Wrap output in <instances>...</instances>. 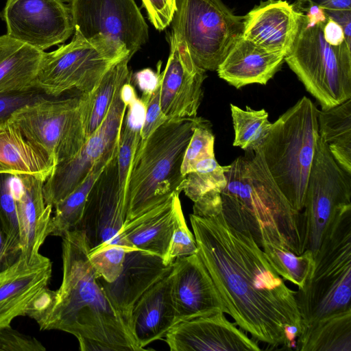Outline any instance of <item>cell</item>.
Listing matches in <instances>:
<instances>
[{
  "label": "cell",
  "mask_w": 351,
  "mask_h": 351,
  "mask_svg": "<svg viewBox=\"0 0 351 351\" xmlns=\"http://www.w3.org/2000/svg\"><path fill=\"white\" fill-rule=\"evenodd\" d=\"M197 254L234 323L269 349L286 350V333L302 330L296 291L271 266L248 232H240L222 210L212 217L190 215Z\"/></svg>",
  "instance_id": "cell-1"
},
{
  "label": "cell",
  "mask_w": 351,
  "mask_h": 351,
  "mask_svg": "<svg viewBox=\"0 0 351 351\" xmlns=\"http://www.w3.org/2000/svg\"><path fill=\"white\" fill-rule=\"evenodd\" d=\"M62 239V280L50 311L38 324L40 330H58L77 339L96 340L112 350H143L104 292L88 260L90 250L84 232L73 229Z\"/></svg>",
  "instance_id": "cell-2"
},
{
  "label": "cell",
  "mask_w": 351,
  "mask_h": 351,
  "mask_svg": "<svg viewBox=\"0 0 351 351\" xmlns=\"http://www.w3.org/2000/svg\"><path fill=\"white\" fill-rule=\"evenodd\" d=\"M221 196L226 221L248 232L263 250L274 247L298 255L306 250L302 214L294 209L271 175L258 149L228 165Z\"/></svg>",
  "instance_id": "cell-3"
},
{
  "label": "cell",
  "mask_w": 351,
  "mask_h": 351,
  "mask_svg": "<svg viewBox=\"0 0 351 351\" xmlns=\"http://www.w3.org/2000/svg\"><path fill=\"white\" fill-rule=\"evenodd\" d=\"M200 118L168 119L139 142L128 180L125 222L180 193L182 161Z\"/></svg>",
  "instance_id": "cell-4"
},
{
  "label": "cell",
  "mask_w": 351,
  "mask_h": 351,
  "mask_svg": "<svg viewBox=\"0 0 351 351\" xmlns=\"http://www.w3.org/2000/svg\"><path fill=\"white\" fill-rule=\"evenodd\" d=\"M299 12L297 35L285 61L322 106L327 109L351 98V46L332 45L324 36V10L309 5Z\"/></svg>",
  "instance_id": "cell-5"
},
{
  "label": "cell",
  "mask_w": 351,
  "mask_h": 351,
  "mask_svg": "<svg viewBox=\"0 0 351 351\" xmlns=\"http://www.w3.org/2000/svg\"><path fill=\"white\" fill-rule=\"evenodd\" d=\"M317 110L309 98L302 97L272 123L258 148L277 185L300 212L315 153Z\"/></svg>",
  "instance_id": "cell-6"
},
{
  "label": "cell",
  "mask_w": 351,
  "mask_h": 351,
  "mask_svg": "<svg viewBox=\"0 0 351 351\" xmlns=\"http://www.w3.org/2000/svg\"><path fill=\"white\" fill-rule=\"evenodd\" d=\"M295 298L301 332L321 319L351 310V208L327 229L312 272Z\"/></svg>",
  "instance_id": "cell-7"
},
{
  "label": "cell",
  "mask_w": 351,
  "mask_h": 351,
  "mask_svg": "<svg viewBox=\"0 0 351 351\" xmlns=\"http://www.w3.org/2000/svg\"><path fill=\"white\" fill-rule=\"evenodd\" d=\"M128 54L121 43L101 35L87 39L74 30L69 43L45 52L34 87L51 97L73 89L89 93L106 72Z\"/></svg>",
  "instance_id": "cell-8"
},
{
  "label": "cell",
  "mask_w": 351,
  "mask_h": 351,
  "mask_svg": "<svg viewBox=\"0 0 351 351\" xmlns=\"http://www.w3.org/2000/svg\"><path fill=\"white\" fill-rule=\"evenodd\" d=\"M243 20L221 0H177L172 31L198 67L213 71L242 36Z\"/></svg>",
  "instance_id": "cell-9"
},
{
  "label": "cell",
  "mask_w": 351,
  "mask_h": 351,
  "mask_svg": "<svg viewBox=\"0 0 351 351\" xmlns=\"http://www.w3.org/2000/svg\"><path fill=\"white\" fill-rule=\"evenodd\" d=\"M45 96L15 111L11 119L25 136L43 149L56 165L74 157L87 141V93L65 99Z\"/></svg>",
  "instance_id": "cell-10"
},
{
  "label": "cell",
  "mask_w": 351,
  "mask_h": 351,
  "mask_svg": "<svg viewBox=\"0 0 351 351\" xmlns=\"http://www.w3.org/2000/svg\"><path fill=\"white\" fill-rule=\"evenodd\" d=\"M349 208L351 175L337 164L318 134L302 213L306 229V250L311 251L313 256L331 223Z\"/></svg>",
  "instance_id": "cell-11"
},
{
  "label": "cell",
  "mask_w": 351,
  "mask_h": 351,
  "mask_svg": "<svg viewBox=\"0 0 351 351\" xmlns=\"http://www.w3.org/2000/svg\"><path fill=\"white\" fill-rule=\"evenodd\" d=\"M121 87L117 90L104 121L80 152L56 165L45 182L46 205L53 207L64 199L83 182L98 160L117 149L128 107L121 97Z\"/></svg>",
  "instance_id": "cell-12"
},
{
  "label": "cell",
  "mask_w": 351,
  "mask_h": 351,
  "mask_svg": "<svg viewBox=\"0 0 351 351\" xmlns=\"http://www.w3.org/2000/svg\"><path fill=\"white\" fill-rule=\"evenodd\" d=\"M74 30L90 39L103 36L124 44L132 58L149 38L134 0H66Z\"/></svg>",
  "instance_id": "cell-13"
},
{
  "label": "cell",
  "mask_w": 351,
  "mask_h": 351,
  "mask_svg": "<svg viewBox=\"0 0 351 351\" xmlns=\"http://www.w3.org/2000/svg\"><path fill=\"white\" fill-rule=\"evenodd\" d=\"M0 18L8 36L42 51L64 43L74 32L64 0H7Z\"/></svg>",
  "instance_id": "cell-14"
},
{
  "label": "cell",
  "mask_w": 351,
  "mask_h": 351,
  "mask_svg": "<svg viewBox=\"0 0 351 351\" xmlns=\"http://www.w3.org/2000/svg\"><path fill=\"white\" fill-rule=\"evenodd\" d=\"M127 202V193L119 185L117 152L93 186L75 228L84 232L90 251L104 245H122L119 236Z\"/></svg>",
  "instance_id": "cell-15"
},
{
  "label": "cell",
  "mask_w": 351,
  "mask_h": 351,
  "mask_svg": "<svg viewBox=\"0 0 351 351\" xmlns=\"http://www.w3.org/2000/svg\"><path fill=\"white\" fill-rule=\"evenodd\" d=\"M169 40V56L160 72L161 111L167 119L195 117L203 97L206 71L195 64L178 34L172 31Z\"/></svg>",
  "instance_id": "cell-16"
},
{
  "label": "cell",
  "mask_w": 351,
  "mask_h": 351,
  "mask_svg": "<svg viewBox=\"0 0 351 351\" xmlns=\"http://www.w3.org/2000/svg\"><path fill=\"white\" fill-rule=\"evenodd\" d=\"M164 339L171 351L261 350L223 312L180 321Z\"/></svg>",
  "instance_id": "cell-17"
},
{
  "label": "cell",
  "mask_w": 351,
  "mask_h": 351,
  "mask_svg": "<svg viewBox=\"0 0 351 351\" xmlns=\"http://www.w3.org/2000/svg\"><path fill=\"white\" fill-rule=\"evenodd\" d=\"M171 276V293L176 324L228 310L213 279L197 253L176 258Z\"/></svg>",
  "instance_id": "cell-18"
},
{
  "label": "cell",
  "mask_w": 351,
  "mask_h": 351,
  "mask_svg": "<svg viewBox=\"0 0 351 351\" xmlns=\"http://www.w3.org/2000/svg\"><path fill=\"white\" fill-rule=\"evenodd\" d=\"M52 272L50 259L42 254L32 261L19 256L0 271V329L11 326L26 311L38 294L48 287Z\"/></svg>",
  "instance_id": "cell-19"
},
{
  "label": "cell",
  "mask_w": 351,
  "mask_h": 351,
  "mask_svg": "<svg viewBox=\"0 0 351 351\" xmlns=\"http://www.w3.org/2000/svg\"><path fill=\"white\" fill-rule=\"evenodd\" d=\"M172 267L173 265H165L159 256L133 250L126 252L122 271L115 280L108 282L99 278V281L130 327L132 310L136 301L167 276Z\"/></svg>",
  "instance_id": "cell-20"
},
{
  "label": "cell",
  "mask_w": 351,
  "mask_h": 351,
  "mask_svg": "<svg viewBox=\"0 0 351 351\" xmlns=\"http://www.w3.org/2000/svg\"><path fill=\"white\" fill-rule=\"evenodd\" d=\"M45 181L30 175L14 176L13 193L20 233V255L29 261L37 258L50 234L53 206L44 199Z\"/></svg>",
  "instance_id": "cell-21"
},
{
  "label": "cell",
  "mask_w": 351,
  "mask_h": 351,
  "mask_svg": "<svg viewBox=\"0 0 351 351\" xmlns=\"http://www.w3.org/2000/svg\"><path fill=\"white\" fill-rule=\"evenodd\" d=\"M298 17L287 1H262L244 16L242 37L285 56L297 35Z\"/></svg>",
  "instance_id": "cell-22"
},
{
  "label": "cell",
  "mask_w": 351,
  "mask_h": 351,
  "mask_svg": "<svg viewBox=\"0 0 351 351\" xmlns=\"http://www.w3.org/2000/svg\"><path fill=\"white\" fill-rule=\"evenodd\" d=\"M176 324L170 272L136 301L132 310L130 328L138 347L145 350L150 343L165 338Z\"/></svg>",
  "instance_id": "cell-23"
},
{
  "label": "cell",
  "mask_w": 351,
  "mask_h": 351,
  "mask_svg": "<svg viewBox=\"0 0 351 351\" xmlns=\"http://www.w3.org/2000/svg\"><path fill=\"white\" fill-rule=\"evenodd\" d=\"M285 55L239 38L219 65L218 76L236 88L252 84L265 85L280 70Z\"/></svg>",
  "instance_id": "cell-24"
},
{
  "label": "cell",
  "mask_w": 351,
  "mask_h": 351,
  "mask_svg": "<svg viewBox=\"0 0 351 351\" xmlns=\"http://www.w3.org/2000/svg\"><path fill=\"white\" fill-rule=\"evenodd\" d=\"M174 193L165 202L125 222L119 233L123 246L165 258L173 234L176 210L180 202Z\"/></svg>",
  "instance_id": "cell-25"
},
{
  "label": "cell",
  "mask_w": 351,
  "mask_h": 351,
  "mask_svg": "<svg viewBox=\"0 0 351 351\" xmlns=\"http://www.w3.org/2000/svg\"><path fill=\"white\" fill-rule=\"evenodd\" d=\"M55 166L51 156L27 138L11 118L0 124V174L30 175L45 182Z\"/></svg>",
  "instance_id": "cell-26"
},
{
  "label": "cell",
  "mask_w": 351,
  "mask_h": 351,
  "mask_svg": "<svg viewBox=\"0 0 351 351\" xmlns=\"http://www.w3.org/2000/svg\"><path fill=\"white\" fill-rule=\"evenodd\" d=\"M45 51L0 36V93L34 87Z\"/></svg>",
  "instance_id": "cell-27"
},
{
  "label": "cell",
  "mask_w": 351,
  "mask_h": 351,
  "mask_svg": "<svg viewBox=\"0 0 351 351\" xmlns=\"http://www.w3.org/2000/svg\"><path fill=\"white\" fill-rule=\"evenodd\" d=\"M318 134L337 164L351 175V98L317 110Z\"/></svg>",
  "instance_id": "cell-28"
},
{
  "label": "cell",
  "mask_w": 351,
  "mask_h": 351,
  "mask_svg": "<svg viewBox=\"0 0 351 351\" xmlns=\"http://www.w3.org/2000/svg\"><path fill=\"white\" fill-rule=\"evenodd\" d=\"M300 351H351V310L321 319L296 340Z\"/></svg>",
  "instance_id": "cell-29"
},
{
  "label": "cell",
  "mask_w": 351,
  "mask_h": 351,
  "mask_svg": "<svg viewBox=\"0 0 351 351\" xmlns=\"http://www.w3.org/2000/svg\"><path fill=\"white\" fill-rule=\"evenodd\" d=\"M128 55L114 63L104 75L98 85L87 93L85 112L86 136L88 139L99 127L112 102L117 90L131 80Z\"/></svg>",
  "instance_id": "cell-30"
},
{
  "label": "cell",
  "mask_w": 351,
  "mask_h": 351,
  "mask_svg": "<svg viewBox=\"0 0 351 351\" xmlns=\"http://www.w3.org/2000/svg\"><path fill=\"white\" fill-rule=\"evenodd\" d=\"M117 150L118 147L114 152L105 155L98 160L83 182L53 206L55 213L51 219V235L62 237L66 232L76 228L82 217L93 186Z\"/></svg>",
  "instance_id": "cell-31"
},
{
  "label": "cell",
  "mask_w": 351,
  "mask_h": 351,
  "mask_svg": "<svg viewBox=\"0 0 351 351\" xmlns=\"http://www.w3.org/2000/svg\"><path fill=\"white\" fill-rule=\"evenodd\" d=\"M127 110L117 152L119 185L126 193L132 162L141 138L146 106L141 98L136 96L128 104Z\"/></svg>",
  "instance_id": "cell-32"
},
{
  "label": "cell",
  "mask_w": 351,
  "mask_h": 351,
  "mask_svg": "<svg viewBox=\"0 0 351 351\" xmlns=\"http://www.w3.org/2000/svg\"><path fill=\"white\" fill-rule=\"evenodd\" d=\"M234 131L233 146L245 152L255 151L264 141L272 123L265 109L254 110L249 106L241 109L230 104Z\"/></svg>",
  "instance_id": "cell-33"
},
{
  "label": "cell",
  "mask_w": 351,
  "mask_h": 351,
  "mask_svg": "<svg viewBox=\"0 0 351 351\" xmlns=\"http://www.w3.org/2000/svg\"><path fill=\"white\" fill-rule=\"evenodd\" d=\"M228 166L220 165L215 156L199 161L193 170L184 176L179 191L193 202L211 192L222 193L226 186L225 175Z\"/></svg>",
  "instance_id": "cell-34"
},
{
  "label": "cell",
  "mask_w": 351,
  "mask_h": 351,
  "mask_svg": "<svg viewBox=\"0 0 351 351\" xmlns=\"http://www.w3.org/2000/svg\"><path fill=\"white\" fill-rule=\"evenodd\" d=\"M271 266L284 280L302 288L314 266L311 251L306 250L296 254L288 250L268 247L263 250Z\"/></svg>",
  "instance_id": "cell-35"
},
{
  "label": "cell",
  "mask_w": 351,
  "mask_h": 351,
  "mask_svg": "<svg viewBox=\"0 0 351 351\" xmlns=\"http://www.w3.org/2000/svg\"><path fill=\"white\" fill-rule=\"evenodd\" d=\"M14 176L0 174V221L5 236L6 251L15 262L21 254L20 233L13 193Z\"/></svg>",
  "instance_id": "cell-36"
},
{
  "label": "cell",
  "mask_w": 351,
  "mask_h": 351,
  "mask_svg": "<svg viewBox=\"0 0 351 351\" xmlns=\"http://www.w3.org/2000/svg\"><path fill=\"white\" fill-rule=\"evenodd\" d=\"M215 135L208 120L200 118L194 128L182 164L183 176L192 171L200 160L215 156Z\"/></svg>",
  "instance_id": "cell-37"
},
{
  "label": "cell",
  "mask_w": 351,
  "mask_h": 351,
  "mask_svg": "<svg viewBox=\"0 0 351 351\" xmlns=\"http://www.w3.org/2000/svg\"><path fill=\"white\" fill-rule=\"evenodd\" d=\"M130 250L122 245H104L89 251L88 260L99 277L111 282L121 273L125 254Z\"/></svg>",
  "instance_id": "cell-38"
},
{
  "label": "cell",
  "mask_w": 351,
  "mask_h": 351,
  "mask_svg": "<svg viewBox=\"0 0 351 351\" xmlns=\"http://www.w3.org/2000/svg\"><path fill=\"white\" fill-rule=\"evenodd\" d=\"M197 252V246L194 235L187 227L180 202L176 207L174 228L169 247L163 262L165 265H173L176 258Z\"/></svg>",
  "instance_id": "cell-39"
},
{
  "label": "cell",
  "mask_w": 351,
  "mask_h": 351,
  "mask_svg": "<svg viewBox=\"0 0 351 351\" xmlns=\"http://www.w3.org/2000/svg\"><path fill=\"white\" fill-rule=\"evenodd\" d=\"M45 96L47 95L36 88L0 93V124L19 108Z\"/></svg>",
  "instance_id": "cell-40"
},
{
  "label": "cell",
  "mask_w": 351,
  "mask_h": 351,
  "mask_svg": "<svg viewBox=\"0 0 351 351\" xmlns=\"http://www.w3.org/2000/svg\"><path fill=\"white\" fill-rule=\"evenodd\" d=\"M36 338L23 334L11 326L0 329V351H45Z\"/></svg>",
  "instance_id": "cell-41"
},
{
  "label": "cell",
  "mask_w": 351,
  "mask_h": 351,
  "mask_svg": "<svg viewBox=\"0 0 351 351\" xmlns=\"http://www.w3.org/2000/svg\"><path fill=\"white\" fill-rule=\"evenodd\" d=\"M176 2L177 0H142L149 21L159 31L165 29L171 23Z\"/></svg>",
  "instance_id": "cell-42"
},
{
  "label": "cell",
  "mask_w": 351,
  "mask_h": 351,
  "mask_svg": "<svg viewBox=\"0 0 351 351\" xmlns=\"http://www.w3.org/2000/svg\"><path fill=\"white\" fill-rule=\"evenodd\" d=\"M160 83L145 103L146 112L144 123L141 131V143L145 141L151 134L168 119L164 115L160 105Z\"/></svg>",
  "instance_id": "cell-43"
},
{
  "label": "cell",
  "mask_w": 351,
  "mask_h": 351,
  "mask_svg": "<svg viewBox=\"0 0 351 351\" xmlns=\"http://www.w3.org/2000/svg\"><path fill=\"white\" fill-rule=\"evenodd\" d=\"M160 64L158 65L157 72L147 68L138 71L134 75V80L142 91L141 99L145 103L158 88L160 83Z\"/></svg>",
  "instance_id": "cell-44"
},
{
  "label": "cell",
  "mask_w": 351,
  "mask_h": 351,
  "mask_svg": "<svg viewBox=\"0 0 351 351\" xmlns=\"http://www.w3.org/2000/svg\"><path fill=\"white\" fill-rule=\"evenodd\" d=\"M295 7L316 6L324 10H351V0H296Z\"/></svg>",
  "instance_id": "cell-45"
},
{
  "label": "cell",
  "mask_w": 351,
  "mask_h": 351,
  "mask_svg": "<svg viewBox=\"0 0 351 351\" xmlns=\"http://www.w3.org/2000/svg\"><path fill=\"white\" fill-rule=\"evenodd\" d=\"M324 12L328 18L337 22L341 27L345 40L348 45L351 46V10H324Z\"/></svg>",
  "instance_id": "cell-46"
},
{
  "label": "cell",
  "mask_w": 351,
  "mask_h": 351,
  "mask_svg": "<svg viewBox=\"0 0 351 351\" xmlns=\"http://www.w3.org/2000/svg\"><path fill=\"white\" fill-rule=\"evenodd\" d=\"M323 33L325 40L332 45L346 42L341 27L328 16L323 26Z\"/></svg>",
  "instance_id": "cell-47"
},
{
  "label": "cell",
  "mask_w": 351,
  "mask_h": 351,
  "mask_svg": "<svg viewBox=\"0 0 351 351\" xmlns=\"http://www.w3.org/2000/svg\"><path fill=\"white\" fill-rule=\"evenodd\" d=\"M80 344V349L82 351H108L112 350L108 346L96 340L82 338L77 339Z\"/></svg>",
  "instance_id": "cell-48"
},
{
  "label": "cell",
  "mask_w": 351,
  "mask_h": 351,
  "mask_svg": "<svg viewBox=\"0 0 351 351\" xmlns=\"http://www.w3.org/2000/svg\"><path fill=\"white\" fill-rule=\"evenodd\" d=\"M12 263L13 262L7 254L5 236L0 221V271L5 269Z\"/></svg>",
  "instance_id": "cell-49"
}]
</instances>
